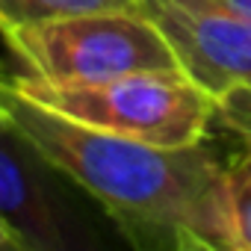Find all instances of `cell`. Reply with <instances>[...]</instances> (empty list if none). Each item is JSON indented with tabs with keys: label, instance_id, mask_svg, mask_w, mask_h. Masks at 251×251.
Returning <instances> with one entry per match:
<instances>
[{
	"label": "cell",
	"instance_id": "obj_3",
	"mask_svg": "<svg viewBox=\"0 0 251 251\" xmlns=\"http://www.w3.org/2000/svg\"><path fill=\"white\" fill-rule=\"evenodd\" d=\"M24 74L48 83H95L130 71H169L177 59L142 9L53 18L3 33Z\"/></svg>",
	"mask_w": 251,
	"mask_h": 251
},
{
	"label": "cell",
	"instance_id": "obj_8",
	"mask_svg": "<svg viewBox=\"0 0 251 251\" xmlns=\"http://www.w3.org/2000/svg\"><path fill=\"white\" fill-rule=\"evenodd\" d=\"M216 118L251 151V89H236L216 100Z\"/></svg>",
	"mask_w": 251,
	"mask_h": 251
},
{
	"label": "cell",
	"instance_id": "obj_2",
	"mask_svg": "<svg viewBox=\"0 0 251 251\" xmlns=\"http://www.w3.org/2000/svg\"><path fill=\"white\" fill-rule=\"evenodd\" d=\"M9 80L24 98L77 124L163 148L204 142L216 118V100L180 68L130 71L95 83H48L30 74H9Z\"/></svg>",
	"mask_w": 251,
	"mask_h": 251
},
{
	"label": "cell",
	"instance_id": "obj_7",
	"mask_svg": "<svg viewBox=\"0 0 251 251\" xmlns=\"http://www.w3.org/2000/svg\"><path fill=\"white\" fill-rule=\"evenodd\" d=\"M139 3L142 0H0V36L15 27L42 24L53 18H71L106 9H139Z\"/></svg>",
	"mask_w": 251,
	"mask_h": 251
},
{
	"label": "cell",
	"instance_id": "obj_4",
	"mask_svg": "<svg viewBox=\"0 0 251 251\" xmlns=\"http://www.w3.org/2000/svg\"><path fill=\"white\" fill-rule=\"evenodd\" d=\"M166 36L177 68L213 100L251 89V24L210 0H142Z\"/></svg>",
	"mask_w": 251,
	"mask_h": 251
},
{
	"label": "cell",
	"instance_id": "obj_6",
	"mask_svg": "<svg viewBox=\"0 0 251 251\" xmlns=\"http://www.w3.org/2000/svg\"><path fill=\"white\" fill-rule=\"evenodd\" d=\"M225 251H251V151L227 160L222 177Z\"/></svg>",
	"mask_w": 251,
	"mask_h": 251
},
{
	"label": "cell",
	"instance_id": "obj_1",
	"mask_svg": "<svg viewBox=\"0 0 251 251\" xmlns=\"http://www.w3.org/2000/svg\"><path fill=\"white\" fill-rule=\"evenodd\" d=\"M9 127L33 157L86 189L136 248L225 251L222 177L227 160L204 142L163 148L77 124L0 77Z\"/></svg>",
	"mask_w": 251,
	"mask_h": 251
},
{
	"label": "cell",
	"instance_id": "obj_10",
	"mask_svg": "<svg viewBox=\"0 0 251 251\" xmlns=\"http://www.w3.org/2000/svg\"><path fill=\"white\" fill-rule=\"evenodd\" d=\"M0 251H21L18 239L6 230V225H3V222H0Z\"/></svg>",
	"mask_w": 251,
	"mask_h": 251
},
{
	"label": "cell",
	"instance_id": "obj_9",
	"mask_svg": "<svg viewBox=\"0 0 251 251\" xmlns=\"http://www.w3.org/2000/svg\"><path fill=\"white\" fill-rule=\"evenodd\" d=\"M210 3H216L219 9H225V12L251 24V0H210Z\"/></svg>",
	"mask_w": 251,
	"mask_h": 251
},
{
	"label": "cell",
	"instance_id": "obj_5",
	"mask_svg": "<svg viewBox=\"0 0 251 251\" xmlns=\"http://www.w3.org/2000/svg\"><path fill=\"white\" fill-rule=\"evenodd\" d=\"M18 145L21 136L12 127L0 133V222L21 251H62V225Z\"/></svg>",
	"mask_w": 251,
	"mask_h": 251
}]
</instances>
